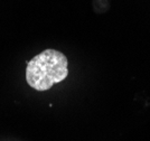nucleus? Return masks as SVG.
<instances>
[{
	"label": "nucleus",
	"mask_w": 150,
	"mask_h": 141,
	"mask_svg": "<svg viewBox=\"0 0 150 141\" xmlns=\"http://www.w3.org/2000/svg\"><path fill=\"white\" fill-rule=\"evenodd\" d=\"M67 58L56 49H45L27 63L26 81L36 91H47L69 75Z\"/></svg>",
	"instance_id": "obj_1"
}]
</instances>
